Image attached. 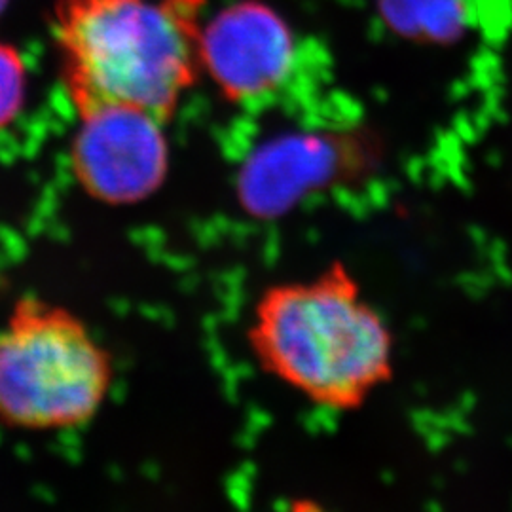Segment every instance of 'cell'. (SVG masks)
I'll list each match as a JSON object with an SVG mask.
<instances>
[{
  "label": "cell",
  "instance_id": "obj_1",
  "mask_svg": "<svg viewBox=\"0 0 512 512\" xmlns=\"http://www.w3.org/2000/svg\"><path fill=\"white\" fill-rule=\"evenodd\" d=\"M247 344L264 372L338 412L361 408L395 370L393 332L344 264L266 289Z\"/></svg>",
  "mask_w": 512,
  "mask_h": 512
},
{
  "label": "cell",
  "instance_id": "obj_2",
  "mask_svg": "<svg viewBox=\"0 0 512 512\" xmlns=\"http://www.w3.org/2000/svg\"><path fill=\"white\" fill-rule=\"evenodd\" d=\"M202 0H59L55 40L76 112L126 105L167 122L202 71Z\"/></svg>",
  "mask_w": 512,
  "mask_h": 512
},
{
  "label": "cell",
  "instance_id": "obj_3",
  "mask_svg": "<svg viewBox=\"0 0 512 512\" xmlns=\"http://www.w3.org/2000/svg\"><path fill=\"white\" fill-rule=\"evenodd\" d=\"M112 382L109 349L74 311L19 298L0 330V423L38 433L82 427Z\"/></svg>",
  "mask_w": 512,
  "mask_h": 512
},
{
  "label": "cell",
  "instance_id": "obj_4",
  "mask_svg": "<svg viewBox=\"0 0 512 512\" xmlns=\"http://www.w3.org/2000/svg\"><path fill=\"white\" fill-rule=\"evenodd\" d=\"M71 143L76 183L107 205H133L164 184L169 147L164 122L147 110L103 105L78 112Z\"/></svg>",
  "mask_w": 512,
  "mask_h": 512
},
{
  "label": "cell",
  "instance_id": "obj_5",
  "mask_svg": "<svg viewBox=\"0 0 512 512\" xmlns=\"http://www.w3.org/2000/svg\"><path fill=\"white\" fill-rule=\"evenodd\" d=\"M200 63L224 99L255 103L291 80L300 65V44L272 6L241 0L202 25Z\"/></svg>",
  "mask_w": 512,
  "mask_h": 512
},
{
  "label": "cell",
  "instance_id": "obj_6",
  "mask_svg": "<svg viewBox=\"0 0 512 512\" xmlns=\"http://www.w3.org/2000/svg\"><path fill=\"white\" fill-rule=\"evenodd\" d=\"M336 154L321 137H281L245 162L239 171L241 207L255 219L285 215L311 188H319L334 173Z\"/></svg>",
  "mask_w": 512,
  "mask_h": 512
},
{
  "label": "cell",
  "instance_id": "obj_7",
  "mask_svg": "<svg viewBox=\"0 0 512 512\" xmlns=\"http://www.w3.org/2000/svg\"><path fill=\"white\" fill-rule=\"evenodd\" d=\"M27 97V65L18 50L0 40V129L8 128Z\"/></svg>",
  "mask_w": 512,
  "mask_h": 512
},
{
  "label": "cell",
  "instance_id": "obj_8",
  "mask_svg": "<svg viewBox=\"0 0 512 512\" xmlns=\"http://www.w3.org/2000/svg\"><path fill=\"white\" fill-rule=\"evenodd\" d=\"M291 512H329L327 509H323L321 505H317V503H313V501H296L293 507H291Z\"/></svg>",
  "mask_w": 512,
  "mask_h": 512
},
{
  "label": "cell",
  "instance_id": "obj_9",
  "mask_svg": "<svg viewBox=\"0 0 512 512\" xmlns=\"http://www.w3.org/2000/svg\"><path fill=\"white\" fill-rule=\"evenodd\" d=\"M6 6H8V0H0V14L6 10Z\"/></svg>",
  "mask_w": 512,
  "mask_h": 512
}]
</instances>
